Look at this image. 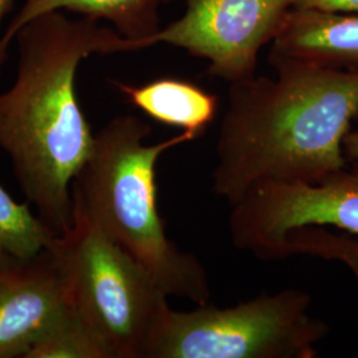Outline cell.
Returning <instances> with one entry per match:
<instances>
[{"mask_svg": "<svg viewBox=\"0 0 358 358\" xmlns=\"http://www.w3.org/2000/svg\"><path fill=\"white\" fill-rule=\"evenodd\" d=\"M13 0H0V22L6 16V13L13 8Z\"/></svg>", "mask_w": 358, "mask_h": 358, "instance_id": "e0dca14e", "label": "cell"}, {"mask_svg": "<svg viewBox=\"0 0 358 358\" xmlns=\"http://www.w3.org/2000/svg\"><path fill=\"white\" fill-rule=\"evenodd\" d=\"M306 255L337 262L352 272L358 284V236L344 231L308 226L292 231L287 238V257Z\"/></svg>", "mask_w": 358, "mask_h": 358, "instance_id": "5bb4252c", "label": "cell"}, {"mask_svg": "<svg viewBox=\"0 0 358 358\" xmlns=\"http://www.w3.org/2000/svg\"><path fill=\"white\" fill-rule=\"evenodd\" d=\"M129 103L154 121L199 137L215 120V94L176 77H161L141 85L115 83Z\"/></svg>", "mask_w": 358, "mask_h": 358, "instance_id": "8fae6325", "label": "cell"}, {"mask_svg": "<svg viewBox=\"0 0 358 358\" xmlns=\"http://www.w3.org/2000/svg\"><path fill=\"white\" fill-rule=\"evenodd\" d=\"M66 303L48 250L34 257L0 251V358H26Z\"/></svg>", "mask_w": 358, "mask_h": 358, "instance_id": "ba28073f", "label": "cell"}, {"mask_svg": "<svg viewBox=\"0 0 358 358\" xmlns=\"http://www.w3.org/2000/svg\"><path fill=\"white\" fill-rule=\"evenodd\" d=\"M271 55L358 75V13L292 8Z\"/></svg>", "mask_w": 358, "mask_h": 358, "instance_id": "9c48e42d", "label": "cell"}, {"mask_svg": "<svg viewBox=\"0 0 358 358\" xmlns=\"http://www.w3.org/2000/svg\"><path fill=\"white\" fill-rule=\"evenodd\" d=\"M177 1V0H164ZM185 13L154 36L208 63L229 84L255 76L260 51L272 43L294 0H180Z\"/></svg>", "mask_w": 358, "mask_h": 358, "instance_id": "52a82bcc", "label": "cell"}, {"mask_svg": "<svg viewBox=\"0 0 358 358\" xmlns=\"http://www.w3.org/2000/svg\"><path fill=\"white\" fill-rule=\"evenodd\" d=\"M152 127L137 115H117L94 134L90 158L72 183V199L118 247L149 272L169 296L208 304L203 263L174 243L157 206L155 166L161 155L198 137L180 131L146 143Z\"/></svg>", "mask_w": 358, "mask_h": 358, "instance_id": "3957f363", "label": "cell"}, {"mask_svg": "<svg viewBox=\"0 0 358 358\" xmlns=\"http://www.w3.org/2000/svg\"><path fill=\"white\" fill-rule=\"evenodd\" d=\"M294 8L328 13H358V0H294Z\"/></svg>", "mask_w": 358, "mask_h": 358, "instance_id": "9a60e30c", "label": "cell"}, {"mask_svg": "<svg viewBox=\"0 0 358 358\" xmlns=\"http://www.w3.org/2000/svg\"><path fill=\"white\" fill-rule=\"evenodd\" d=\"M344 153L346 159L352 162V165L358 167V125L352 128L346 134L344 140Z\"/></svg>", "mask_w": 358, "mask_h": 358, "instance_id": "2e32d148", "label": "cell"}, {"mask_svg": "<svg viewBox=\"0 0 358 358\" xmlns=\"http://www.w3.org/2000/svg\"><path fill=\"white\" fill-rule=\"evenodd\" d=\"M162 3L164 0H26L0 38V65L22 27L40 15L62 10L112 23L115 31L133 41L138 50L152 47V40L161 29L158 8Z\"/></svg>", "mask_w": 358, "mask_h": 358, "instance_id": "30bf717a", "label": "cell"}, {"mask_svg": "<svg viewBox=\"0 0 358 358\" xmlns=\"http://www.w3.org/2000/svg\"><path fill=\"white\" fill-rule=\"evenodd\" d=\"M13 87L0 93V149L28 202L56 235L72 222V183L90 158L94 134L76 93L80 63L90 55L138 51L96 20L44 13L22 27Z\"/></svg>", "mask_w": 358, "mask_h": 358, "instance_id": "6da1fadb", "label": "cell"}, {"mask_svg": "<svg viewBox=\"0 0 358 358\" xmlns=\"http://www.w3.org/2000/svg\"><path fill=\"white\" fill-rule=\"evenodd\" d=\"M299 288L227 308L169 309L148 358H313L328 325Z\"/></svg>", "mask_w": 358, "mask_h": 358, "instance_id": "5b68a950", "label": "cell"}, {"mask_svg": "<svg viewBox=\"0 0 358 358\" xmlns=\"http://www.w3.org/2000/svg\"><path fill=\"white\" fill-rule=\"evenodd\" d=\"M66 300L112 358H148L170 309L169 294L149 272L109 239L73 199L69 227L48 248Z\"/></svg>", "mask_w": 358, "mask_h": 358, "instance_id": "277c9868", "label": "cell"}, {"mask_svg": "<svg viewBox=\"0 0 358 358\" xmlns=\"http://www.w3.org/2000/svg\"><path fill=\"white\" fill-rule=\"evenodd\" d=\"M56 234L34 215L28 205L17 203L0 185V251L34 257L47 251Z\"/></svg>", "mask_w": 358, "mask_h": 358, "instance_id": "4fadbf2b", "label": "cell"}, {"mask_svg": "<svg viewBox=\"0 0 358 358\" xmlns=\"http://www.w3.org/2000/svg\"><path fill=\"white\" fill-rule=\"evenodd\" d=\"M268 60L275 76L229 88L213 190L230 206L264 182L316 183L348 167L358 75L271 53Z\"/></svg>", "mask_w": 358, "mask_h": 358, "instance_id": "7a4b0ae2", "label": "cell"}, {"mask_svg": "<svg viewBox=\"0 0 358 358\" xmlns=\"http://www.w3.org/2000/svg\"><path fill=\"white\" fill-rule=\"evenodd\" d=\"M26 358L112 357L99 336L66 303L63 312L41 334Z\"/></svg>", "mask_w": 358, "mask_h": 358, "instance_id": "7c38bea8", "label": "cell"}, {"mask_svg": "<svg viewBox=\"0 0 358 358\" xmlns=\"http://www.w3.org/2000/svg\"><path fill=\"white\" fill-rule=\"evenodd\" d=\"M308 226L358 236V167L316 183L264 182L231 205L232 243L263 260L285 259L288 235Z\"/></svg>", "mask_w": 358, "mask_h": 358, "instance_id": "8992f818", "label": "cell"}]
</instances>
